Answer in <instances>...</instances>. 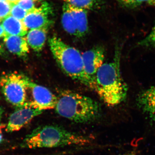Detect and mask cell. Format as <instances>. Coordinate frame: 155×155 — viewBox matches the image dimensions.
I'll return each instance as SVG.
<instances>
[{
	"label": "cell",
	"mask_w": 155,
	"mask_h": 155,
	"mask_svg": "<svg viewBox=\"0 0 155 155\" xmlns=\"http://www.w3.org/2000/svg\"><path fill=\"white\" fill-rule=\"evenodd\" d=\"M120 48L117 47L114 60L104 63L98 70L94 84V90L105 104L118 105L126 100L128 87L120 71Z\"/></svg>",
	"instance_id": "cell-1"
},
{
	"label": "cell",
	"mask_w": 155,
	"mask_h": 155,
	"mask_svg": "<svg viewBox=\"0 0 155 155\" xmlns=\"http://www.w3.org/2000/svg\"><path fill=\"white\" fill-rule=\"evenodd\" d=\"M89 137L71 132L56 125L39 126L26 136L20 146L25 148L58 147L67 146H85L89 144Z\"/></svg>",
	"instance_id": "cell-2"
},
{
	"label": "cell",
	"mask_w": 155,
	"mask_h": 155,
	"mask_svg": "<svg viewBox=\"0 0 155 155\" xmlns=\"http://www.w3.org/2000/svg\"><path fill=\"white\" fill-rule=\"evenodd\" d=\"M56 113L76 123H88L98 119L101 110L98 103L89 97L69 90L57 97Z\"/></svg>",
	"instance_id": "cell-3"
},
{
	"label": "cell",
	"mask_w": 155,
	"mask_h": 155,
	"mask_svg": "<svg viewBox=\"0 0 155 155\" xmlns=\"http://www.w3.org/2000/svg\"><path fill=\"white\" fill-rule=\"evenodd\" d=\"M48 43L53 57L63 72L72 79L90 87L80 52L56 35L50 38Z\"/></svg>",
	"instance_id": "cell-4"
},
{
	"label": "cell",
	"mask_w": 155,
	"mask_h": 155,
	"mask_svg": "<svg viewBox=\"0 0 155 155\" xmlns=\"http://www.w3.org/2000/svg\"><path fill=\"white\" fill-rule=\"evenodd\" d=\"M28 78L25 75L12 73L1 78L0 87L6 100L16 109L25 105L27 101Z\"/></svg>",
	"instance_id": "cell-5"
},
{
	"label": "cell",
	"mask_w": 155,
	"mask_h": 155,
	"mask_svg": "<svg viewBox=\"0 0 155 155\" xmlns=\"http://www.w3.org/2000/svg\"><path fill=\"white\" fill-rule=\"evenodd\" d=\"M27 89L32 97V101L27 102L31 106L43 111L55 109L58 98L48 89L34 83L28 78Z\"/></svg>",
	"instance_id": "cell-6"
},
{
	"label": "cell",
	"mask_w": 155,
	"mask_h": 155,
	"mask_svg": "<svg viewBox=\"0 0 155 155\" xmlns=\"http://www.w3.org/2000/svg\"><path fill=\"white\" fill-rule=\"evenodd\" d=\"M84 72L90 84V87L93 89L96 75L98 70L104 64L105 51L101 46L96 47L82 54Z\"/></svg>",
	"instance_id": "cell-7"
},
{
	"label": "cell",
	"mask_w": 155,
	"mask_h": 155,
	"mask_svg": "<svg viewBox=\"0 0 155 155\" xmlns=\"http://www.w3.org/2000/svg\"><path fill=\"white\" fill-rule=\"evenodd\" d=\"M43 112L30 105L28 102L25 106L18 108L9 117L6 128L7 132L18 131L30 122L33 118Z\"/></svg>",
	"instance_id": "cell-8"
},
{
	"label": "cell",
	"mask_w": 155,
	"mask_h": 155,
	"mask_svg": "<svg viewBox=\"0 0 155 155\" xmlns=\"http://www.w3.org/2000/svg\"><path fill=\"white\" fill-rule=\"evenodd\" d=\"M51 7L47 2H44L39 8L28 12L23 22L28 29H46L51 25L50 16L52 14Z\"/></svg>",
	"instance_id": "cell-9"
},
{
	"label": "cell",
	"mask_w": 155,
	"mask_h": 155,
	"mask_svg": "<svg viewBox=\"0 0 155 155\" xmlns=\"http://www.w3.org/2000/svg\"><path fill=\"white\" fill-rule=\"evenodd\" d=\"M6 47L10 52L20 57H25L29 52V46L26 38L15 35H8L4 37Z\"/></svg>",
	"instance_id": "cell-10"
},
{
	"label": "cell",
	"mask_w": 155,
	"mask_h": 155,
	"mask_svg": "<svg viewBox=\"0 0 155 155\" xmlns=\"http://www.w3.org/2000/svg\"><path fill=\"white\" fill-rule=\"evenodd\" d=\"M2 25L5 32V36L15 35L23 37L27 35L28 32V29L22 21L18 20L11 15L3 20Z\"/></svg>",
	"instance_id": "cell-11"
},
{
	"label": "cell",
	"mask_w": 155,
	"mask_h": 155,
	"mask_svg": "<svg viewBox=\"0 0 155 155\" xmlns=\"http://www.w3.org/2000/svg\"><path fill=\"white\" fill-rule=\"evenodd\" d=\"M47 31L46 29L29 30L26 37L28 46L35 51L39 52L41 51L46 41Z\"/></svg>",
	"instance_id": "cell-12"
},
{
	"label": "cell",
	"mask_w": 155,
	"mask_h": 155,
	"mask_svg": "<svg viewBox=\"0 0 155 155\" xmlns=\"http://www.w3.org/2000/svg\"><path fill=\"white\" fill-rule=\"evenodd\" d=\"M69 5L75 18L78 37H82L88 31L87 10Z\"/></svg>",
	"instance_id": "cell-13"
},
{
	"label": "cell",
	"mask_w": 155,
	"mask_h": 155,
	"mask_svg": "<svg viewBox=\"0 0 155 155\" xmlns=\"http://www.w3.org/2000/svg\"><path fill=\"white\" fill-rule=\"evenodd\" d=\"M62 24L64 30L70 35L78 37L76 22L70 6L65 3L63 6Z\"/></svg>",
	"instance_id": "cell-14"
},
{
	"label": "cell",
	"mask_w": 155,
	"mask_h": 155,
	"mask_svg": "<svg viewBox=\"0 0 155 155\" xmlns=\"http://www.w3.org/2000/svg\"><path fill=\"white\" fill-rule=\"evenodd\" d=\"M137 46L140 47L155 49V24L149 34L137 43Z\"/></svg>",
	"instance_id": "cell-15"
},
{
	"label": "cell",
	"mask_w": 155,
	"mask_h": 155,
	"mask_svg": "<svg viewBox=\"0 0 155 155\" xmlns=\"http://www.w3.org/2000/svg\"><path fill=\"white\" fill-rule=\"evenodd\" d=\"M137 107L147 114L150 119L155 122V102H137Z\"/></svg>",
	"instance_id": "cell-16"
},
{
	"label": "cell",
	"mask_w": 155,
	"mask_h": 155,
	"mask_svg": "<svg viewBox=\"0 0 155 155\" xmlns=\"http://www.w3.org/2000/svg\"><path fill=\"white\" fill-rule=\"evenodd\" d=\"M66 3L69 4L73 7L91 10L93 8L95 4L96 3L95 0H64Z\"/></svg>",
	"instance_id": "cell-17"
},
{
	"label": "cell",
	"mask_w": 155,
	"mask_h": 155,
	"mask_svg": "<svg viewBox=\"0 0 155 155\" xmlns=\"http://www.w3.org/2000/svg\"><path fill=\"white\" fill-rule=\"evenodd\" d=\"M137 102H155V86H153L145 90L138 95L136 99Z\"/></svg>",
	"instance_id": "cell-18"
},
{
	"label": "cell",
	"mask_w": 155,
	"mask_h": 155,
	"mask_svg": "<svg viewBox=\"0 0 155 155\" xmlns=\"http://www.w3.org/2000/svg\"><path fill=\"white\" fill-rule=\"evenodd\" d=\"M11 9L10 15L20 21H23L28 12L23 10L17 4H11Z\"/></svg>",
	"instance_id": "cell-19"
},
{
	"label": "cell",
	"mask_w": 155,
	"mask_h": 155,
	"mask_svg": "<svg viewBox=\"0 0 155 155\" xmlns=\"http://www.w3.org/2000/svg\"><path fill=\"white\" fill-rule=\"evenodd\" d=\"M11 4L7 1H0V22L10 16Z\"/></svg>",
	"instance_id": "cell-20"
},
{
	"label": "cell",
	"mask_w": 155,
	"mask_h": 155,
	"mask_svg": "<svg viewBox=\"0 0 155 155\" xmlns=\"http://www.w3.org/2000/svg\"><path fill=\"white\" fill-rule=\"evenodd\" d=\"M35 2L34 0H19L17 4L28 13L36 8Z\"/></svg>",
	"instance_id": "cell-21"
},
{
	"label": "cell",
	"mask_w": 155,
	"mask_h": 155,
	"mask_svg": "<svg viewBox=\"0 0 155 155\" xmlns=\"http://www.w3.org/2000/svg\"><path fill=\"white\" fill-rule=\"evenodd\" d=\"M119 3L127 8H133L139 6L135 0H117Z\"/></svg>",
	"instance_id": "cell-22"
},
{
	"label": "cell",
	"mask_w": 155,
	"mask_h": 155,
	"mask_svg": "<svg viewBox=\"0 0 155 155\" xmlns=\"http://www.w3.org/2000/svg\"><path fill=\"white\" fill-rule=\"evenodd\" d=\"M136 2L140 5L142 4H145L149 5L155 7V0H135Z\"/></svg>",
	"instance_id": "cell-23"
},
{
	"label": "cell",
	"mask_w": 155,
	"mask_h": 155,
	"mask_svg": "<svg viewBox=\"0 0 155 155\" xmlns=\"http://www.w3.org/2000/svg\"><path fill=\"white\" fill-rule=\"evenodd\" d=\"M5 32L2 25L0 24V38L5 37Z\"/></svg>",
	"instance_id": "cell-24"
},
{
	"label": "cell",
	"mask_w": 155,
	"mask_h": 155,
	"mask_svg": "<svg viewBox=\"0 0 155 155\" xmlns=\"http://www.w3.org/2000/svg\"><path fill=\"white\" fill-rule=\"evenodd\" d=\"M119 155H138L137 153L134 150L130 151L127 152L125 153Z\"/></svg>",
	"instance_id": "cell-25"
},
{
	"label": "cell",
	"mask_w": 155,
	"mask_h": 155,
	"mask_svg": "<svg viewBox=\"0 0 155 155\" xmlns=\"http://www.w3.org/2000/svg\"><path fill=\"white\" fill-rule=\"evenodd\" d=\"M19 1V0H7V2L10 4H17Z\"/></svg>",
	"instance_id": "cell-26"
},
{
	"label": "cell",
	"mask_w": 155,
	"mask_h": 155,
	"mask_svg": "<svg viewBox=\"0 0 155 155\" xmlns=\"http://www.w3.org/2000/svg\"><path fill=\"white\" fill-rule=\"evenodd\" d=\"M3 113H4V110H3L2 108L0 107V122H1Z\"/></svg>",
	"instance_id": "cell-27"
},
{
	"label": "cell",
	"mask_w": 155,
	"mask_h": 155,
	"mask_svg": "<svg viewBox=\"0 0 155 155\" xmlns=\"http://www.w3.org/2000/svg\"><path fill=\"white\" fill-rule=\"evenodd\" d=\"M2 140V130L1 129V125H0V143Z\"/></svg>",
	"instance_id": "cell-28"
},
{
	"label": "cell",
	"mask_w": 155,
	"mask_h": 155,
	"mask_svg": "<svg viewBox=\"0 0 155 155\" xmlns=\"http://www.w3.org/2000/svg\"><path fill=\"white\" fill-rule=\"evenodd\" d=\"M2 48H1V46H0V53L2 52Z\"/></svg>",
	"instance_id": "cell-29"
},
{
	"label": "cell",
	"mask_w": 155,
	"mask_h": 155,
	"mask_svg": "<svg viewBox=\"0 0 155 155\" xmlns=\"http://www.w3.org/2000/svg\"><path fill=\"white\" fill-rule=\"evenodd\" d=\"M35 1H37V2H40V1H43V0H34Z\"/></svg>",
	"instance_id": "cell-30"
},
{
	"label": "cell",
	"mask_w": 155,
	"mask_h": 155,
	"mask_svg": "<svg viewBox=\"0 0 155 155\" xmlns=\"http://www.w3.org/2000/svg\"><path fill=\"white\" fill-rule=\"evenodd\" d=\"M0 1H7V0H0Z\"/></svg>",
	"instance_id": "cell-31"
},
{
	"label": "cell",
	"mask_w": 155,
	"mask_h": 155,
	"mask_svg": "<svg viewBox=\"0 0 155 155\" xmlns=\"http://www.w3.org/2000/svg\"><path fill=\"white\" fill-rule=\"evenodd\" d=\"M95 1H97V0H95Z\"/></svg>",
	"instance_id": "cell-32"
}]
</instances>
